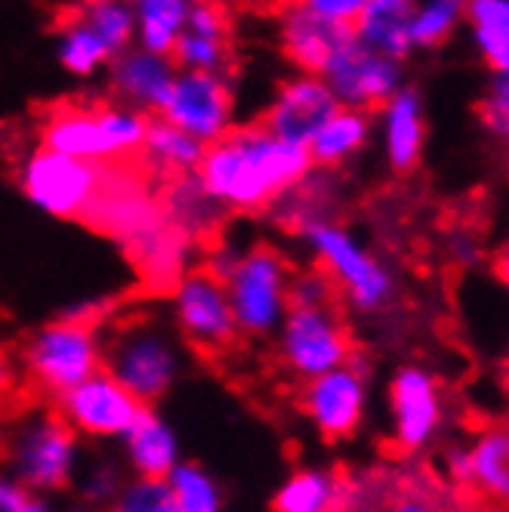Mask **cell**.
<instances>
[{"instance_id": "45", "label": "cell", "mask_w": 509, "mask_h": 512, "mask_svg": "<svg viewBox=\"0 0 509 512\" xmlns=\"http://www.w3.org/2000/svg\"><path fill=\"white\" fill-rule=\"evenodd\" d=\"M479 256V247H476V241H469V238H463L457 247H454V260L457 263H463V266H469L472 260Z\"/></svg>"}, {"instance_id": "2", "label": "cell", "mask_w": 509, "mask_h": 512, "mask_svg": "<svg viewBox=\"0 0 509 512\" xmlns=\"http://www.w3.org/2000/svg\"><path fill=\"white\" fill-rule=\"evenodd\" d=\"M81 460V435L56 408L28 411L0 435V469L34 494L50 497L68 491Z\"/></svg>"}, {"instance_id": "25", "label": "cell", "mask_w": 509, "mask_h": 512, "mask_svg": "<svg viewBox=\"0 0 509 512\" xmlns=\"http://www.w3.org/2000/svg\"><path fill=\"white\" fill-rule=\"evenodd\" d=\"M374 112H361V108H337V112L321 124V130L306 145L312 167L340 170L352 158L371 145L374 136Z\"/></svg>"}, {"instance_id": "37", "label": "cell", "mask_w": 509, "mask_h": 512, "mask_svg": "<svg viewBox=\"0 0 509 512\" xmlns=\"http://www.w3.org/2000/svg\"><path fill=\"white\" fill-rule=\"evenodd\" d=\"M105 512H179L167 479H130Z\"/></svg>"}, {"instance_id": "43", "label": "cell", "mask_w": 509, "mask_h": 512, "mask_svg": "<svg viewBox=\"0 0 509 512\" xmlns=\"http://www.w3.org/2000/svg\"><path fill=\"white\" fill-rule=\"evenodd\" d=\"M13 389H16V361L7 352H0V401L13 395Z\"/></svg>"}, {"instance_id": "27", "label": "cell", "mask_w": 509, "mask_h": 512, "mask_svg": "<svg viewBox=\"0 0 509 512\" xmlns=\"http://www.w3.org/2000/svg\"><path fill=\"white\" fill-rule=\"evenodd\" d=\"M469 448V488L491 503H506L509 497V432L491 426L479 432Z\"/></svg>"}, {"instance_id": "42", "label": "cell", "mask_w": 509, "mask_h": 512, "mask_svg": "<svg viewBox=\"0 0 509 512\" xmlns=\"http://www.w3.org/2000/svg\"><path fill=\"white\" fill-rule=\"evenodd\" d=\"M445 472L457 488H469V448L451 445L445 454Z\"/></svg>"}, {"instance_id": "30", "label": "cell", "mask_w": 509, "mask_h": 512, "mask_svg": "<svg viewBox=\"0 0 509 512\" xmlns=\"http://www.w3.org/2000/svg\"><path fill=\"white\" fill-rule=\"evenodd\" d=\"M340 500V482L331 469L303 466L290 472L272 497L275 512H334Z\"/></svg>"}, {"instance_id": "18", "label": "cell", "mask_w": 509, "mask_h": 512, "mask_svg": "<svg viewBox=\"0 0 509 512\" xmlns=\"http://www.w3.org/2000/svg\"><path fill=\"white\" fill-rule=\"evenodd\" d=\"M352 41V28L312 13L306 4L278 10V47L297 75H321L331 56Z\"/></svg>"}, {"instance_id": "13", "label": "cell", "mask_w": 509, "mask_h": 512, "mask_svg": "<svg viewBox=\"0 0 509 512\" xmlns=\"http://www.w3.org/2000/svg\"><path fill=\"white\" fill-rule=\"evenodd\" d=\"M445 426L442 386L423 364H402L389 380V432L405 454L426 451Z\"/></svg>"}, {"instance_id": "44", "label": "cell", "mask_w": 509, "mask_h": 512, "mask_svg": "<svg viewBox=\"0 0 509 512\" xmlns=\"http://www.w3.org/2000/svg\"><path fill=\"white\" fill-rule=\"evenodd\" d=\"M392 512H442V506H439V503H432L429 497L411 494V497H402V500H398Z\"/></svg>"}, {"instance_id": "22", "label": "cell", "mask_w": 509, "mask_h": 512, "mask_svg": "<svg viewBox=\"0 0 509 512\" xmlns=\"http://www.w3.org/2000/svg\"><path fill=\"white\" fill-rule=\"evenodd\" d=\"M195 244L198 241H192L186 232H179L164 219V223L155 226L152 232H145L142 238L130 241L127 250L145 281L155 287H173L192 269L189 263L195 256Z\"/></svg>"}, {"instance_id": "1", "label": "cell", "mask_w": 509, "mask_h": 512, "mask_svg": "<svg viewBox=\"0 0 509 512\" xmlns=\"http://www.w3.org/2000/svg\"><path fill=\"white\" fill-rule=\"evenodd\" d=\"M309 170L306 149L275 139L260 121H253L235 124L223 139L210 142L195 173L226 213H263Z\"/></svg>"}, {"instance_id": "32", "label": "cell", "mask_w": 509, "mask_h": 512, "mask_svg": "<svg viewBox=\"0 0 509 512\" xmlns=\"http://www.w3.org/2000/svg\"><path fill=\"white\" fill-rule=\"evenodd\" d=\"M466 0H411L408 41L411 50H435L454 38L463 25Z\"/></svg>"}, {"instance_id": "20", "label": "cell", "mask_w": 509, "mask_h": 512, "mask_svg": "<svg viewBox=\"0 0 509 512\" xmlns=\"http://www.w3.org/2000/svg\"><path fill=\"white\" fill-rule=\"evenodd\" d=\"M121 463L133 479H167L173 466L183 460V442L167 417L155 408H142L133 426L118 438Z\"/></svg>"}, {"instance_id": "47", "label": "cell", "mask_w": 509, "mask_h": 512, "mask_svg": "<svg viewBox=\"0 0 509 512\" xmlns=\"http://www.w3.org/2000/svg\"><path fill=\"white\" fill-rule=\"evenodd\" d=\"M263 4H269L272 10H284V7H290V4H300V0H263Z\"/></svg>"}, {"instance_id": "39", "label": "cell", "mask_w": 509, "mask_h": 512, "mask_svg": "<svg viewBox=\"0 0 509 512\" xmlns=\"http://www.w3.org/2000/svg\"><path fill=\"white\" fill-rule=\"evenodd\" d=\"M287 297H290V306H331L337 290H334L331 278H327L318 266H312V269L290 275Z\"/></svg>"}, {"instance_id": "38", "label": "cell", "mask_w": 509, "mask_h": 512, "mask_svg": "<svg viewBox=\"0 0 509 512\" xmlns=\"http://www.w3.org/2000/svg\"><path fill=\"white\" fill-rule=\"evenodd\" d=\"M479 118L491 136H509V71H491L485 93L479 99Z\"/></svg>"}, {"instance_id": "34", "label": "cell", "mask_w": 509, "mask_h": 512, "mask_svg": "<svg viewBox=\"0 0 509 512\" xmlns=\"http://www.w3.org/2000/svg\"><path fill=\"white\" fill-rule=\"evenodd\" d=\"M173 65L179 71H207V75H229L232 68V34H207L195 28H183L176 38Z\"/></svg>"}, {"instance_id": "15", "label": "cell", "mask_w": 509, "mask_h": 512, "mask_svg": "<svg viewBox=\"0 0 509 512\" xmlns=\"http://www.w3.org/2000/svg\"><path fill=\"white\" fill-rule=\"evenodd\" d=\"M158 118L186 130L204 145L223 139L235 127V90L229 75L176 71V81Z\"/></svg>"}, {"instance_id": "5", "label": "cell", "mask_w": 509, "mask_h": 512, "mask_svg": "<svg viewBox=\"0 0 509 512\" xmlns=\"http://www.w3.org/2000/svg\"><path fill=\"white\" fill-rule=\"evenodd\" d=\"M102 368L145 408H155L186 371V343L155 318H133L102 340Z\"/></svg>"}, {"instance_id": "7", "label": "cell", "mask_w": 509, "mask_h": 512, "mask_svg": "<svg viewBox=\"0 0 509 512\" xmlns=\"http://www.w3.org/2000/svg\"><path fill=\"white\" fill-rule=\"evenodd\" d=\"M22 368L47 398H59L102 368V337L93 324L53 318L22 346Z\"/></svg>"}, {"instance_id": "48", "label": "cell", "mask_w": 509, "mask_h": 512, "mask_svg": "<svg viewBox=\"0 0 509 512\" xmlns=\"http://www.w3.org/2000/svg\"><path fill=\"white\" fill-rule=\"evenodd\" d=\"M4 426H7V405L0 401V435H4Z\"/></svg>"}, {"instance_id": "35", "label": "cell", "mask_w": 509, "mask_h": 512, "mask_svg": "<svg viewBox=\"0 0 509 512\" xmlns=\"http://www.w3.org/2000/svg\"><path fill=\"white\" fill-rule=\"evenodd\" d=\"M75 13L96 31V38L112 56L136 44V19L130 0H84Z\"/></svg>"}, {"instance_id": "6", "label": "cell", "mask_w": 509, "mask_h": 512, "mask_svg": "<svg viewBox=\"0 0 509 512\" xmlns=\"http://www.w3.org/2000/svg\"><path fill=\"white\" fill-rule=\"evenodd\" d=\"M290 269L287 256L272 244H247L235 266L226 272V297L235 315L238 337L272 340L284 312L290 309Z\"/></svg>"}, {"instance_id": "26", "label": "cell", "mask_w": 509, "mask_h": 512, "mask_svg": "<svg viewBox=\"0 0 509 512\" xmlns=\"http://www.w3.org/2000/svg\"><path fill=\"white\" fill-rule=\"evenodd\" d=\"M408 13L411 0H371L352 25V38L380 56L405 62L411 56L408 41Z\"/></svg>"}, {"instance_id": "16", "label": "cell", "mask_w": 509, "mask_h": 512, "mask_svg": "<svg viewBox=\"0 0 509 512\" xmlns=\"http://www.w3.org/2000/svg\"><path fill=\"white\" fill-rule=\"evenodd\" d=\"M318 78L343 108H361V112H380L408 84L405 62L371 53L355 38L331 56Z\"/></svg>"}, {"instance_id": "4", "label": "cell", "mask_w": 509, "mask_h": 512, "mask_svg": "<svg viewBox=\"0 0 509 512\" xmlns=\"http://www.w3.org/2000/svg\"><path fill=\"white\" fill-rule=\"evenodd\" d=\"M149 121L121 102L59 105L41 124V145L90 164H127L139 158Z\"/></svg>"}, {"instance_id": "28", "label": "cell", "mask_w": 509, "mask_h": 512, "mask_svg": "<svg viewBox=\"0 0 509 512\" xmlns=\"http://www.w3.org/2000/svg\"><path fill=\"white\" fill-rule=\"evenodd\" d=\"M130 7L136 19V47L170 56L186 28L192 0H130Z\"/></svg>"}, {"instance_id": "31", "label": "cell", "mask_w": 509, "mask_h": 512, "mask_svg": "<svg viewBox=\"0 0 509 512\" xmlns=\"http://www.w3.org/2000/svg\"><path fill=\"white\" fill-rule=\"evenodd\" d=\"M56 59L71 78H96L102 68L112 62V53L96 38V31L78 16L71 13L59 31H56Z\"/></svg>"}, {"instance_id": "41", "label": "cell", "mask_w": 509, "mask_h": 512, "mask_svg": "<svg viewBox=\"0 0 509 512\" xmlns=\"http://www.w3.org/2000/svg\"><path fill=\"white\" fill-rule=\"evenodd\" d=\"M300 4H306L312 13L331 19L337 25H355V19L365 13V7L371 4V0H300Z\"/></svg>"}, {"instance_id": "17", "label": "cell", "mask_w": 509, "mask_h": 512, "mask_svg": "<svg viewBox=\"0 0 509 512\" xmlns=\"http://www.w3.org/2000/svg\"><path fill=\"white\" fill-rule=\"evenodd\" d=\"M340 108L334 93L318 75H294L278 84L275 96L269 99L260 124L281 142L306 145L321 130V124Z\"/></svg>"}, {"instance_id": "21", "label": "cell", "mask_w": 509, "mask_h": 512, "mask_svg": "<svg viewBox=\"0 0 509 512\" xmlns=\"http://www.w3.org/2000/svg\"><path fill=\"white\" fill-rule=\"evenodd\" d=\"M380 133L389 170L398 176L417 170L426 145V115L423 96L411 84H405L380 108Z\"/></svg>"}, {"instance_id": "23", "label": "cell", "mask_w": 509, "mask_h": 512, "mask_svg": "<svg viewBox=\"0 0 509 512\" xmlns=\"http://www.w3.org/2000/svg\"><path fill=\"white\" fill-rule=\"evenodd\" d=\"M161 210L170 226L186 232L192 241H201L220 229L226 210L210 198V192L201 186L198 173H183L161 182Z\"/></svg>"}, {"instance_id": "9", "label": "cell", "mask_w": 509, "mask_h": 512, "mask_svg": "<svg viewBox=\"0 0 509 512\" xmlns=\"http://www.w3.org/2000/svg\"><path fill=\"white\" fill-rule=\"evenodd\" d=\"M81 223L127 247L130 241L161 226L164 210L152 179L142 173L139 164H105L102 182L90 207L84 210Z\"/></svg>"}, {"instance_id": "14", "label": "cell", "mask_w": 509, "mask_h": 512, "mask_svg": "<svg viewBox=\"0 0 509 512\" xmlns=\"http://www.w3.org/2000/svg\"><path fill=\"white\" fill-rule=\"evenodd\" d=\"M142 408V401L133 398L105 368L56 398L59 417L81 438H93V442H118Z\"/></svg>"}, {"instance_id": "8", "label": "cell", "mask_w": 509, "mask_h": 512, "mask_svg": "<svg viewBox=\"0 0 509 512\" xmlns=\"http://www.w3.org/2000/svg\"><path fill=\"white\" fill-rule=\"evenodd\" d=\"M275 352L281 368L294 380H312L349 361L352 331L337 306H290L275 331Z\"/></svg>"}, {"instance_id": "11", "label": "cell", "mask_w": 509, "mask_h": 512, "mask_svg": "<svg viewBox=\"0 0 509 512\" xmlns=\"http://www.w3.org/2000/svg\"><path fill=\"white\" fill-rule=\"evenodd\" d=\"M170 312L179 340L195 352L223 355L238 340L226 284L204 266L189 269L170 287Z\"/></svg>"}, {"instance_id": "33", "label": "cell", "mask_w": 509, "mask_h": 512, "mask_svg": "<svg viewBox=\"0 0 509 512\" xmlns=\"http://www.w3.org/2000/svg\"><path fill=\"white\" fill-rule=\"evenodd\" d=\"M170 494L179 512H223L226 497L216 475L198 460H179L167 475Z\"/></svg>"}, {"instance_id": "12", "label": "cell", "mask_w": 509, "mask_h": 512, "mask_svg": "<svg viewBox=\"0 0 509 512\" xmlns=\"http://www.w3.org/2000/svg\"><path fill=\"white\" fill-rule=\"evenodd\" d=\"M371 371L365 358H349L337 368L303 383L300 411L324 442H346L368 417Z\"/></svg>"}, {"instance_id": "24", "label": "cell", "mask_w": 509, "mask_h": 512, "mask_svg": "<svg viewBox=\"0 0 509 512\" xmlns=\"http://www.w3.org/2000/svg\"><path fill=\"white\" fill-rule=\"evenodd\" d=\"M204 149H207L204 142H198L186 130H179V127H173V124H167L164 118L155 115L149 121V130H145L136 164L145 170V176H149V179L167 182L173 176L195 173L201 158H204Z\"/></svg>"}, {"instance_id": "10", "label": "cell", "mask_w": 509, "mask_h": 512, "mask_svg": "<svg viewBox=\"0 0 509 512\" xmlns=\"http://www.w3.org/2000/svg\"><path fill=\"white\" fill-rule=\"evenodd\" d=\"M105 164H90L81 158H68L38 145L19 164V189L31 207L53 219H78L90 207Z\"/></svg>"}, {"instance_id": "36", "label": "cell", "mask_w": 509, "mask_h": 512, "mask_svg": "<svg viewBox=\"0 0 509 512\" xmlns=\"http://www.w3.org/2000/svg\"><path fill=\"white\" fill-rule=\"evenodd\" d=\"M127 482V469L121 460H112V457H90V460H81L78 472H75V500L87 503V506H96V509H108L118 497V491L124 488Z\"/></svg>"}, {"instance_id": "3", "label": "cell", "mask_w": 509, "mask_h": 512, "mask_svg": "<svg viewBox=\"0 0 509 512\" xmlns=\"http://www.w3.org/2000/svg\"><path fill=\"white\" fill-rule=\"evenodd\" d=\"M315 266L358 315H380L398 297V281L380 256L337 219H312L297 229Z\"/></svg>"}, {"instance_id": "29", "label": "cell", "mask_w": 509, "mask_h": 512, "mask_svg": "<svg viewBox=\"0 0 509 512\" xmlns=\"http://www.w3.org/2000/svg\"><path fill=\"white\" fill-rule=\"evenodd\" d=\"M472 41L491 71H509V0H466Z\"/></svg>"}, {"instance_id": "19", "label": "cell", "mask_w": 509, "mask_h": 512, "mask_svg": "<svg viewBox=\"0 0 509 512\" xmlns=\"http://www.w3.org/2000/svg\"><path fill=\"white\" fill-rule=\"evenodd\" d=\"M176 71L179 68L173 65L170 56L142 50L133 44L108 62V87H112L115 102L152 118L164 108L170 87L176 81Z\"/></svg>"}, {"instance_id": "46", "label": "cell", "mask_w": 509, "mask_h": 512, "mask_svg": "<svg viewBox=\"0 0 509 512\" xmlns=\"http://www.w3.org/2000/svg\"><path fill=\"white\" fill-rule=\"evenodd\" d=\"M59 512H102V509L87 506V503H81V500H71V503H68V506H62Z\"/></svg>"}, {"instance_id": "40", "label": "cell", "mask_w": 509, "mask_h": 512, "mask_svg": "<svg viewBox=\"0 0 509 512\" xmlns=\"http://www.w3.org/2000/svg\"><path fill=\"white\" fill-rule=\"evenodd\" d=\"M0 512H56L50 497L19 485L10 472L0 469Z\"/></svg>"}]
</instances>
